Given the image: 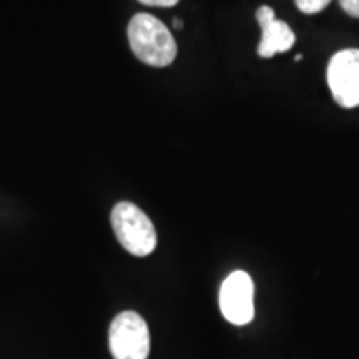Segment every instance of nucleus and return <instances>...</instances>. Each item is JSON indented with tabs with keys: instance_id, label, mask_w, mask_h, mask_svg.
Masks as SVG:
<instances>
[{
	"instance_id": "1",
	"label": "nucleus",
	"mask_w": 359,
	"mask_h": 359,
	"mask_svg": "<svg viewBox=\"0 0 359 359\" xmlns=\"http://www.w3.org/2000/svg\"><path fill=\"white\" fill-rule=\"evenodd\" d=\"M128 42L138 60L151 67H167L177 58V42L163 22L150 13H137L128 24Z\"/></svg>"
},
{
	"instance_id": "2",
	"label": "nucleus",
	"mask_w": 359,
	"mask_h": 359,
	"mask_svg": "<svg viewBox=\"0 0 359 359\" xmlns=\"http://www.w3.org/2000/svg\"><path fill=\"white\" fill-rule=\"evenodd\" d=\"M111 228L116 240L133 257H148L156 246V230L151 219L130 201H120L111 210Z\"/></svg>"
},
{
	"instance_id": "3",
	"label": "nucleus",
	"mask_w": 359,
	"mask_h": 359,
	"mask_svg": "<svg viewBox=\"0 0 359 359\" xmlns=\"http://www.w3.org/2000/svg\"><path fill=\"white\" fill-rule=\"evenodd\" d=\"M109 346L114 359H147L150 354V331L138 313L116 314L109 330Z\"/></svg>"
},
{
	"instance_id": "4",
	"label": "nucleus",
	"mask_w": 359,
	"mask_h": 359,
	"mask_svg": "<svg viewBox=\"0 0 359 359\" xmlns=\"http://www.w3.org/2000/svg\"><path fill=\"white\" fill-rule=\"evenodd\" d=\"M327 85L336 103L344 109L359 105V50L346 48L333 55L327 65Z\"/></svg>"
},
{
	"instance_id": "5",
	"label": "nucleus",
	"mask_w": 359,
	"mask_h": 359,
	"mask_svg": "<svg viewBox=\"0 0 359 359\" xmlns=\"http://www.w3.org/2000/svg\"><path fill=\"white\" fill-rule=\"evenodd\" d=\"M219 308L231 325H248L255 316V285L248 273L235 271L223 281Z\"/></svg>"
},
{
	"instance_id": "6",
	"label": "nucleus",
	"mask_w": 359,
	"mask_h": 359,
	"mask_svg": "<svg viewBox=\"0 0 359 359\" xmlns=\"http://www.w3.org/2000/svg\"><path fill=\"white\" fill-rule=\"evenodd\" d=\"M257 20L262 27V40L258 45V55L271 58L276 53L288 52L296 43V35L286 22L278 20L269 6H262L257 12Z\"/></svg>"
},
{
	"instance_id": "7",
	"label": "nucleus",
	"mask_w": 359,
	"mask_h": 359,
	"mask_svg": "<svg viewBox=\"0 0 359 359\" xmlns=\"http://www.w3.org/2000/svg\"><path fill=\"white\" fill-rule=\"evenodd\" d=\"M303 13H318L330 6L331 0H294Z\"/></svg>"
},
{
	"instance_id": "8",
	"label": "nucleus",
	"mask_w": 359,
	"mask_h": 359,
	"mask_svg": "<svg viewBox=\"0 0 359 359\" xmlns=\"http://www.w3.org/2000/svg\"><path fill=\"white\" fill-rule=\"evenodd\" d=\"M339 4L348 15L359 19V0H339Z\"/></svg>"
},
{
	"instance_id": "9",
	"label": "nucleus",
	"mask_w": 359,
	"mask_h": 359,
	"mask_svg": "<svg viewBox=\"0 0 359 359\" xmlns=\"http://www.w3.org/2000/svg\"><path fill=\"white\" fill-rule=\"evenodd\" d=\"M138 2L145 4L150 7H173L177 6L180 0H138Z\"/></svg>"
},
{
	"instance_id": "10",
	"label": "nucleus",
	"mask_w": 359,
	"mask_h": 359,
	"mask_svg": "<svg viewBox=\"0 0 359 359\" xmlns=\"http://www.w3.org/2000/svg\"><path fill=\"white\" fill-rule=\"evenodd\" d=\"M173 27H175V29H177V30H182V29H183V22L180 20L178 17H177V19H173Z\"/></svg>"
}]
</instances>
